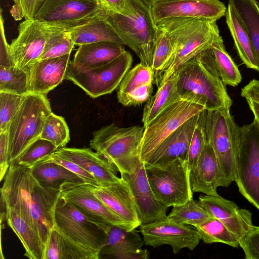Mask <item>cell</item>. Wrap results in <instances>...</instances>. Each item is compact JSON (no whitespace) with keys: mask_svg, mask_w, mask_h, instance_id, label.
<instances>
[{"mask_svg":"<svg viewBox=\"0 0 259 259\" xmlns=\"http://www.w3.org/2000/svg\"><path fill=\"white\" fill-rule=\"evenodd\" d=\"M89 186L98 199L132 229L142 224L131 189L123 178L98 186Z\"/></svg>","mask_w":259,"mask_h":259,"instance_id":"ac0fdd59","label":"cell"},{"mask_svg":"<svg viewBox=\"0 0 259 259\" xmlns=\"http://www.w3.org/2000/svg\"><path fill=\"white\" fill-rule=\"evenodd\" d=\"M120 176L130 187L142 224L166 218L167 207L156 198L148 181L144 162L134 172Z\"/></svg>","mask_w":259,"mask_h":259,"instance_id":"d6986e66","label":"cell"},{"mask_svg":"<svg viewBox=\"0 0 259 259\" xmlns=\"http://www.w3.org/2000/svg\"><path fill=\"white\" fill-rule=\"evenodd\" d=\"M44 259H75L56 225L50 232L45 250Z\"/></svg>","mask_w":259,"mask_h":259,"instance_id":"ee69618b","label":"cell"},{"mask_svg":"<svg viewBox=\"0 0 259 259\" xmlns=\"http://www.w3.org/2000/svg\"><path fill=\"white\" fill-rule=\"evenodd\" d=\"M47 95L29 93L24 96L8 128L10 165L40 138L45 120L52 112Z\"/></svg>","mask_w":259,"mask_h":259,"instance_id":"52a82bcc","label":"cell"},{"mask_svg":"<svg viewBox=\"0 0 259 259\" xmlns=\"http://www.w3.org/2000/svg\"><path fill=\"white\" fill-rule=\"evenodd\" d=\"M18 30L17 37L9 45L10 56L14 66L29 71L43 52L48 27L32 19L20 23Z\"/></svg>","mask_w":259,"mask_h":259,"instance_id":"2e32d148","label":"cell"},{"mask_svg":"<svg viewBox=\"0 0 259 259\" xmlns=\"http://www.w3.org/2000/svg\"><path fill=\"white\" fill-rule=\"evenodd\" d=\"M0 92L22 96L29 93V71L14 66L0 65Z\"/></svg>","mask_w":259,"mask_h":259,"instance_id":"f35d334b","label":"cell"},{"mask_svg":"<svg viewBox=\"0 0 259 259\" xmlns=\"http://www.w3.org/2000/svg\"><path fill=\"white\" fill-rule=\"evenodd\" d=\"M70 54L39 60L29 70V93L47 95L65 79Z\"/></svg>","mask_w":259,"mask_h":259,"instance_id":"d4e9b609","label":"cell"},{"mask_svg":"<svg viewBox=\"0 0 259 259\" xmlns=\"http://www.w3.org/2000/svg\"><path fill=\"white\" fill-rule=\"evenodd\" d=\"M61 190L43 186L30 168L15 162L4 177L1 202L22 217L46 249L51 230L55 226V209Z\"/></svg>","mask_w":259,"mask_h":259,"instance_id":"6da1fadb","label":"cell"},{"mask_svg":"<svg viewBox=\"0 0 259 259\" xmlns=\"http://www.w3.org/2000/svg\"><path fill=\"white\" fill-rule=\"evenodd\" d=\"M102 8L98 0H45L34 19L70 31L96 18Z\"/></svg>","mask_w":259,"mask_h":259,"instance_id":"4fadbf2b","label":"cell"},{"mask_svg":"<svg viewBox=\"0 0 259 259\" xmlns=\"http://www.w3.org/2000/svg\"><path fill=\"white\" fill-rule=\"evenodd\" d=\"M258 5H259V1L258 2Z\"/></svg>","mask_w":259,"mask_h":259,"instance_id":"db71d44e","label":"cell"},{"mask_svg":"<svg viewBox=\"0 0 259 259\" xmlns=\"http://www.w3.org/2000/svg\"><path fill=\"white\" fill-rule=\"evenodd\" d=\"M156 25L159 28V32L151 66L154 76L160 72L167 65L175 52L177 44L175 19L162 21Z\"/></svg>","mask_w":259,"mask_h":259,"instance_id":"836d02e7","label":"cell"},{"mask_svg":"<svg viewBox=\"0 0 259 259\" xmlns=\"http://www.w3.org/2000/svg\"><path fill=\"white\" fill-rule=\"evenodd\" d=\"M154 72L151 67L140 63L130 69L118 88L117 98L125 107L139 106L151 97Z\"/></svg>","mask_w":259,"mask_h":259,"instance_id":"44dd1931","label":"cell"},{"mask_svg":"<svg viewBox=\"0 0 259 259\" xmlns=\"http://www.w3.org/2000/svg\"><path fill=\"white\" fill-rule=\"evenodd\" d=\"M49 158L59 164L74 174L79 177L85 183L95 186H99V184L95 178L90 173L81 168L77 164L69 160L58 156L51 155Z\"/></svg>","mask_w":259,"mask_h":259,"instance_id":"7dc6e473","label":"cell"},{"mask_svg":"<svg viewBox=\"0 0 259 259\" xmlns=\"http://www.w3.org/2000/svg\"><path fill=\"white\" fill-rule=\"evenodd\" d=\"M200 239L204 243H223L233 247L239 246L240 240L224 224L215 218L194 226Z\"/></svg>","mask_w":259,"mask_h":259,"instance_id":"d590c367","label":"cell"},{"mask_svg":"<svg viewBox=\"0 0 259 259\" xmlns=\"http://www.w3.org/2000/svg\"><path fill=\"white\" fill-rule=\"evenodd\" d=\"M24 96L0 92V133L8 130L18 111Z\"/></svg>","mask_w":259,"mask_h":259,"instance_id":"b9f144b4","label":"cell"},{"mask_svg":"<svg viewBox=\"0 0 259 259\" xmlns=\"http://www.w3.org/2000/svg\"><path fill=\"white\" fill-rule=\"evenodd\" d=\"M246 259H259V227L251 230L239 241Z\"/></svg>","mask_w":259,"mask_h":259,"instance_id":"bcb514c9","label":"cell"},{"mask_svg":"<svg viewBox=\"0 0 259 259\" xmlns=\"http://www.w3.org/2000/svg\"><path fill=\"white\" fill-rule=\"evenodd\" d=\"M99 15L137 55L140 62L151 67L159 28L150 9L141 0H128L126 12L119 13L102 8Z\"/></svg>","mask_w":259,"mask_h":259,"instance_id":"7a4b0ae2","label":"cell"},{"mask_svg":"<svg viewBox=\"0 0 259 259\" xmlns=\"http://www.w3.org/2000/svg\"><path fill=\"white\" fill-rule=\"evenodd\" d=\"M174 19L177 25V44L167 65L154 76V83L157 88L162 85L181 65L210 47L221 36L216 21Z\"/></svg>","mask_w":259,"mask_h":259,"instance_id":"8992f818","label":"cell"},{"mask_svg":"<svg viewBox=\"0 0 259 259\" xmlns=\"http://www.w3.org/2000/svg\"><path fill=\"white\" fill-rule=\"evenodd\" d=\"M156 24L177 18L217 21L226 15L227 8L219 0H162L150 8Z\"/></svg>","mask_w":259,"mask_h":259,"instance_id":"9a60e30c","label":"cell"},{"mask_svg":"<svg viewBox=\"0 0 259 259\" xmlns=\"http://www.w3.org/2000/svg\"><path fill=\"white\" fill-rule=\"evenodd\" d=\"M246 28L254 52L259 73V5L256 0H228Z\"/></svg>","mask_w":259,"mask_h":259,"instance_id":"e575fe53","label":"cell"},{"mask_svg":"<svg viewBox=\"0 0 259 259\" xmlns=\"http://www.w3.org/2000/svg\"><path fill=\"white\" fill-rule=\"evenodd\" d=\"M181 96L178 88V76L172 74L146 102L143 109L142 121L147 126L163 111L170 106Z\"/></svg>","mask_w":259,"mask_h":259,"instance_id":"1f68e13d","label":"cell"},{"mask_svg":"<svg viewBox=\"0 0 259 259\" xmlns=\"http://www.w3.org/2000/svg\"><path fill=\"white\" fill-rule=\"evenodd\" d=\"M200 114V113L190 118L168 136L146 162L162 164L178 158L187 161L191 140Z\"/></svg>","mask_w":259,"mask_h":259,"instance_id":"cb8c5ba5","label":"cell"},{"mask_svg":"<svg viewBox=\"0 0 259 259\" xmlns=\"http://www.w3.org/2000/svg\"><path fill=\"white\" fill-rule=\"evenodd\" d=\"M206 108L197 98L181 97L144 128L139 147L140 157L146 162L160 144L185 122Z\"/></svg>","mask_w":259,"mask_h":259,"instance_id":"9c48e42d","label":"cell"},{"mask_svg":"<svg viewBox=\"0 0 259 259\" xmlns=\"http://www.w3.org/2000/svg\"><path fill=\"white\" fill-rule=\"evenodd\" d=\"M246 101L249 109L253 114L254 119L259 125V104L250 100L247 99Z\"/></svg>","mask_w":259,"mask_h":259,"instance_id":"816d5d0a","label":"cell"},{"mask_svg":"<svg viewBox=\"0 0 259 259\" xmlns=\"http://www.w3.org/2000/svg\"><path fill=\"white\" fill-rule=\"evenodd\" d=\"M204 114L205 110L200 113L191 140L187 159L189 171L196 164L206 143Z\"/></svg>","mask_w":259,"mask_h":259,"instance_id":"7bdbcfd3","label":"cell"},{"mask_svg":"<svg viewBox=\"0 0 259 259\" xmlns=\"http://www.w3.org/2000/svg\"><path fill=\"white\" fill-rule=\"evenodd\" d=\"M148 8L150 9L155 3L162 0H141Z\"/></svg>","mask_w":259,"mask_h":259,"instance_id":"f5cc1de1","label":"cell"},{"mask_svg":"<svg viewBox=\"0 0 259 259\" xmlns=\"http://www.w3.org/2000/svg\"><path fill=\"white\" fill-rule=\"evenodd\" d=\"M14 5L10 12L16 20L24 18L25 20L34 19L45 0H13Z\"/></svg>","mask_w":259,"mask_h":259,"instance_id":"f6af8a7d","label":"cell"},{"mask_svg":"<svg viewBox=\"0 0 259 259\" xmlns=\"http://www.w3.org/2000/svg\"><path fill=\"white\" fill-rule=\"evenodd\" d=\"M144 164L151 188L161 203L168 207L193 198L186 161L178 158L162 164Z\"/></svg>","mask_w":259,"mask_h":259,"instance_id":"30bf717a","label":"cell"},{"mask_svg":"<svg viewBox=\"0 0 259 259\" xmlns=\"http://www.w3.org/2000/svg\"><path fill=\"white\" fill-rule=\"evenodd\" d=\"M5 219L22 243L29 259H44L45 247L36 233L15 210L5 207Z\"/></svg>","mask_w":259,"mask_h":259,"instance_id":"f546056e","label":"cell"},{"mask_svg":"<svg viewBox=\"0 0 259 259\" xmlns=\"http://www.w3.org/2000/svg\"><path fill=\"white\" fill-rule=\"evenodd\" d=\"M145 127H121L114 123L95 131L90 147L113 164L120 175L134 172L142 162L139 147Z\"/></svg>","mask_w":259,"mask_h":259,"instance_id":"5b68a950","label":"cell"},{"mask_svg":"<svg viewBox=\"0 0 259 259\" xmlns=\"http://www.w3.org/2000/svg\"><path fill=\"white\" fill-rule=\"evenodd\" d=\"M144 244L136 229L129 230L112 225L107 232L100 255L114 259H148L149 252L142 248Z\"/></svg>","mask_w":259,"mask_h":259,"instance_id":"7402d4cb","label":"cell"},{"mask_svg":"<svg viewBox=\"0 0 259 259\" xmlns=\"http://www.w3.org/2000/svg\"><path fill=\"white\" fill-rule=\"evenodd\" d=\"M181 96L192 95L200 100L206 110L231 109L232 100L226 85L196 57L181 65L176 71Z\"/></svg>","mask_w":259,"mask_h":259,"instance_id":"ba28073f","label":"cell"},{"mask_svg":"<svg viewBox=\"0 0 259 259\" xmlns=\"http://www.w3.org/2000/svg\"><path fill=\"white\" fill-rule=\"evenodd\" d=\"M60 196L95 222L107 234L112 225L133 230L94 195L88 184H65L61 187Z\"/></svg>","mask_w":259,"mask_h":259,"instance_id":"5bb4252c","label":"cell"},{"mask_svg":"<svg viewBox=\"0 0 259 259\" xmlns=\"http://www.w3.org/2000/svg\"><path fill=\"white\" fill-rule=\"evenodd\" d=\"M102 7L119 13H125L128 0H98Z\"/></svg>","mask_w":259,"mask_h":259,"instance_id":"f907efd6","label":"cell"},{"mask_svg":"<svg viewBox=\"0 0 259 259\" xmlns=\"http://www.w3.org/2000/svg\"><path fill=\"white\" fill-rule=\"evenodd\" d=\"M133 57L125 51L113 60L96 68H84L70 60L65 79L72 82L93 98L111 94L117 89L130 69Z\"/></svg>","mask_w":259,"mask_h":259,"instance_id":"8fae6325","label":"cell"},{"mask_svg":"<svg viewBox=\"0 0 259 259\" xmlns=\"http://www.w3.org/2000/svg\"><path fill=\"white\" fill-rule=\"evenodd\" d=\"M55 222L75 259H99L105 244L106 232L60 196Z\"/></svg>","mask_w":259,"mask_h":259,"instance_id":"3957f363","label":"cell"},{"mask_svg":"<svg viewBox=\"0 0 259 259\" xmlns=\"http://www.w3.org/2000/svg\"><path fill=\"white\" fill-rule=\"evenodd\" d=\"M8 130L0 133V181H2L10 167L8 162Z\"/></svg>","mask_w":259,"mask_h":259,"instance_id":"c3c4849f","label":"cell"},{"mask_svg":"<svg viewBox=\"0 0 259 259\" xmlns=\"http://www.w3.org/2000/svg\"><path fill=\"white\" fill-rule=\"evenodd\" d=\"M235 181L242 195L259 210V125L254 119L240 127Z\"/></svg>","mask_w":259,"mask_h":259,"instance_id":"7c38bea8","label":"cell"},{"mask_svg":"<svg viewBox=\"0 0 259 259\" xmlns=\"http://www.w3.org/2000/svg\"><path fill=\"white\" fill-rule=\"evenodd\" d=\"M40 138L50 141L58 149L70 141L69 129L64 118L52 112L46 118Z\"/></svg>","mask_w":259,"mask_h":259,"instance_id":"ab89813d","label":"cell"},{"mask_svg":"<svg viewBox=\"0 0 259 259\" xmlns=\"http://www.w3.org/2000/svg\"><path fill=\"white\" fill-rule=\"evenodd\" d=\"M241 96L259 104V80H251L241 89Z\"/></svg>","mask_w":259,"mask_h":259,"instance_id":"681fc988","label":"cell"},{"mask_svg":"<svg viewBox=\"0 0 259 259\" xmlns=\"http://www.w3.org/2000/svg\"><path fill=\"white\" fill-rule=\"evenodd\" d=\"M214 218L193 198L186 203L173 206L166 218L180 224L194 227Z\"/></svg>","mask_w":259,"mask_h":259,"instance_id":"8d00e7d4","label":"cell"},{"mask_svg":"<svg viewBox=\"0 0 259 259\" xmlns=\"http://www.w3.org/2000/svg\"><path fill=\"white\" fill-rule=\"evenodd\" d=\"M199 204L214 218L220 221L235 234L240 241L255 226L252 221V214L234 202L218 195H201Z\"/></svg>","mask_w":259,"mask_h":259,"instance_id":"ffe728a7","label":"cell"},{"mask_svg":"<svg viewBox=\"0 0 259 259\" xmlns=\"http://www.w3.org/2000/svg\"><path fill=\"white\" fill-rule=\"evenodd\" d=\"M230 109L205 110L206 140L211 146L218 163L219 186L228 187L236 178L240 127Z\"/></svg>","mask_w":259,"mask_h":259,"instance_id":"277c9868","label":"cell"},{"mask_svg":"<svg viewBox=\"0 0 259 259\" xmlns=\"http://www.w3.org/2000/svg\"><path fill=\"white\" fill-rule=\"evenodd\" d=\"M140 232L146 245L157 247L169 245L175 254L184 248L194 250L201 240L196 230L185 224L170 221L167 218L141 224Z\"/></svg>","mask_w":259,"mask_h":259,"instance_id":"e0dca14e","label":"cell"},{"mask_svg":"<svg viewBox=\"0 0 259 259\" xmlns=\"http://www.w3.org/2000/svg\"><path fill=\"white\" fill-rule=\"evenodd\" d=\"M91 149L64 147L59 148L52 155L77 164L92 175L99 185L118 180L120 178L117 176L118 170L117 168L100 154Z\"/></svg>","mask_w":259,"mask_h":259,"instance_id":"603a6c76","label":"cell"},{"mask_svg":"<svg viewBox=\"0 0 259 259\" xmlns=\"http://www.w3.org/2000/svg\"><path fill=\"white\" fill-rule=\"evenodd\" d=\"M225 17L236 49L242 63L247 68L258 71L255 55L246 28L235 7L229 2Z\"/></svg>","mask_w":259,"mask_h":259,"instance_id":"f1b7e54d","label":"cell"},{"mask_svg":"<svg viewBox=\"0 0 259 259\" xmlns=\"http://www.w3.org/2000/svg\"><path fill=\"white\" fill-rule=\"evenodd\" d=\"M58 149L50 141L39 138L24 151L15 162L31 168L50 156Z\"/></svg>","mask_w":259,"mask_h":259,"instance_id":"60d3db41","label":"cell"},{"mask_svg":"<svg viewBox=\"0 0 259 259\" xmlns=\"http://www.w3.org/2000/svg\"><path fill=\"white\" fill-rule=\"evenodd\" d=\"M197 57L209 72L221 79L225 85L235 87L240 83L242 76L240 71L226 51L221 36Z\"/></svg>","mask_w":259,"mask_h":259,"instance_id":"484cf974","label":"cell"},{"mask_svg":"<svg viewBox=\"0 0 259 259\" xmlns=\"http://www.w3.org/2000/svg\"><path fill=\"white\" fill-rule=\"evenodd\" d=\"M30 168L36 179L46 187L61 190L66 183H84L77 175L49 157Z\"/></svg>","mask_w":259,"mask_h":259,"instance_id":"d6a6232c","label":"cell"},{"mask_svg":"<svg viewBox=\"0 0 259 259\" xmlns=\"http://www.w3.org/2000/svg\"><path fill=\"white\" fill-rule=\"evenodd\" d=\"M189 179L193 193L218 195L217 191L219 187L218 163L214 152L206 140L196 164L190 170Z\"/></svg>","mask_w":259,"mask_h":259,"instance_id":"4316f807","label":"cell"},{"mask_svg":"<svg viewBox=\"0 0 259 259\" xmlns=\"http://www.w3.org/2000/svg\"><path fill=\"white\" fill-rule=\"evenodd\" d=\"M124 45L99 42L79 46L72 63L84 68H96L102 66L119 57L125 50Z\"/></svg>","mask_w":259,"mask_h":259,"instance_id":"83f0119b","label":"cell"},{"mask_svg":"<svg viewBox=\"0 0 259 259\" xmlns=\"http://www.w3.org/2000/svg\"><path fill=\"white\" fill-rule=\"evenodd\" d=\"M47 26V40L38 60L70 54L75 45L69 32L62 28Z\"/></svg>","mask_w":259,"mask_h":259,"instance_id":"74e56055","label":"cell"},{"mask_svg":"<svg viewBox=\"0 0 259 259\" xmlns=\"http://www.w3.org/2000/svg\"><path fill=\"white\" fill-rule=\"evenodd\" d=\"M75 46L99 42H110L125 45L107 22L99 15L69 31Z\"/></svg>","mask_w":259,"mask_h":259,"instance_id":"4dcf8cb0","label":"cell"}]
</instances>
